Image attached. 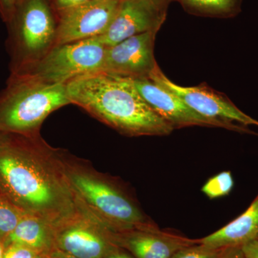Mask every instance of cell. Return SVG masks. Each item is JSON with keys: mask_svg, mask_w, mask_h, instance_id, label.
<instances>
[{"mask_svg": "<svg viewBox=\"0 0 258 258\" xmlns=\"http://www.w3.org/2000/svg\"><path fill=\"white\" fill-rule=\"evenodd\" d=\"M103 258H135L125 249L115 246Z\"/></svg>", "mask_w": 258, "mask_h": 258, "instance_id": "obj_25", "label": "cell"}, {"mask_svg": "<svg viewBox=\"0 0 258 258\" xmlns=\"http://www.w3.org/2000/svg\"><path fill=\"white\" fill-rule=\"evenodd\" d=\"M171 0H120L119 8L108 30L96 37L106 47L128 37L159 31L165 21Z\"/></svg>", "mask_w": 258, "mask_h": 258, "instance_id": "obj_10", "label": "cell"}, {"mask_svg": "<svg viewBox=\"0 0 258 258\" xmlns=\"http://www.w3.org/2000/svg\"><path fill=\"white\" fill-rule=\"evenodd\" d=\"M5 246L19 244L40 254H48L56 249L55 229L37 217L25 214L15 230L5 242Z\"/></svg>", "mask_w": 258, "mask_h": 258, "instance_id": "obj_15", "label": "cell"}, {"mask_svg": "<svg viewBox=\"0 0 258 258\" xmlns=\"http://www.w3.org/2000/svg\"><path fill=\"white\" fill-rule=\"evenodd\" d=\"M120 0H91L57 14L55 45L101 36L114 20Z\"/></svg>", "mask_w": 258, "mask_h": 258, "instance_id": "obj_8", "label": "cell"}, {"mask_svg": "<svg viewBox=\"0 0 258 258\" xmlns=\"http://www.w3.org/2000/svg\"><path fill=\"white\" fill-rule=\"evenodd\" d=\"M66 88L71 104L123 135L162 137L174 131L142 98L131 79L96 72L72 80Z\"/></svg>", "mask_w": 258, "mask_h": 258, "instance_id": "obj_2", "label": "cell"}, {"mask_svg": "<svg viewBox=\"0 0 258 258\" xmlns=\"http://www.w3.org/2000/svg\"><path fill=\"white\" fill-rule=\"evenodd\" d=\"M258 236V195L240 216L211 235L200 239V244L212 249L241 247Z\"/></svg>", "mask_w": 258, "mask_h": 258, "instance_id": "obj_14", "label": "cell"}, {"mask_svg": "<svg viewBox=\"0 0 258 258\" xmlns=\"http://www.w3.org/2000/svg\"><path fill=\"white\" fill-rule=\"evenodd\" d=\"M106 50L96 37L55 45L30 67L10 74L25 75L50 84H67L79 76L98 72Z\"/></svg>", "mask_w": 258, "mask_h": 258, "instance_id": "obj_6", "label": "cell"}, {"mask_svg": "<svg viewBox=\"0 0 258 258\" xmlns=\"http://www.w3.org/2000/svg\"><path fill=\"white\" fill-rule=\"evenodd\" d=\"M60 155L66 176L76 196L106 229L114 232L158 229L114 179L67 151L61 149Z\"/></svg>", "mask_w": 258, "mask_h": 258, "instance_id": "obj_3", "label": "cell"}, {"mask_svg": "<svg viewBox=\"0 0 258 258\" xmlns=\"http://www.w3.org/2000/svg\"><path fill=\"white\" fill-rule=\"evenodd\" d=\"M184 8L196 14L231 17L240 10L242 0H178Z\"/></svg>", "mask_w": 258, "mask_h": 258, "instance_id": "obj_16", "label": "cell"}, {"mask_svg": "<svg viewBox=\"0 0 258 258\" xmlns=\"http://www.w3.org/2000/svg\"><path fill=\"white\" fill-rule=\"evenodd\" d=\"M60 151L40 133H0V195L54 229L91 215L70 184Z\"/></svg>", "mask_w": 258, "mask_h": 258, "instance_id": "obj_1", "label": "cell"}, {"mask_svg": "<svg viewBox=\"0 0 258 258\" xmlns=\"http://www.w3.org/2000/svg\"><path fill=\"white\" fill-rule=\"evenodd\" d=\"M7 25L10 74L30 67L55 46L57 20L49 0H19Z\"/></svg>", "mask_w": 258, "mask_h": 258, "instance_id": "obj_5", "label": "cell"}, {"mask_svg": "<svg viewBox=\"0 0 258 258\" xmlns=\"http://www.w3.org/2000/svg\"><path fill=\"white\" fill-rule=\"evenodd\" d=\"M37 258H52L50 254H40Z\"/></svg>", "mask_w": 258, "mask_h": 258, "instance_id": "obj_28", "label": "cell"}, {"mask_svg": "<svg viewBox=\"0 0 258 258\" xmlns=\"http://www.w3.org/2000/svg\"><path fill=\"white\" fill-rule=\"evenodd\" d=\"M71 104L66 84H50L21 74H10L0 92V133H40L52 112Z\"/></svg>", "mask_w": 258, "mask_h": 258, "instance_id": "obj_4", "label": "cell"}, {"mask_svg": "<svg viewBox=\"0 0 258 258\" xmlns=\"http://www.w3.org/2000/svg\"><path fill=\"white\" fill-rule=\"evenodd\" d=\"M149 79L179 96L191 109L205 118L230 125L233 132L258 136L248 128L249 125L258 127V120L239 109L225 95L206 85L192 87L179 86L168 79L159 66Z\"/></svg>", "mask_w": 258, "mask_h": 258, "instance_id": "obj_7", "label": "cell"}, {"mask_svg": "<svg viewBox=\"0 0 258 258\" xmlns=\"http://www.w3.org/2000/svg\"><path fill=\"white\" fill-rule=\"evenodd\" d=\"M40 254L26 246L10 244L5 247L3 258H37Z\"/></svg>", "mask_w": 258, "mask_h": 258, "instance_id": "obj_20", "label": "cell"}, {"mask_svg": "<svg viewBox=\"0 0 258 258\" xmlns=\"http://www.w3.org/2000/svg\"><path fill=\"white\" fill-rule=\"evenodd\" d=\"M25 214L8 198L0 195V240L5 243Z\"/></svg>", "mask_w": 258, "mask_h": 258, "instance_id": "obj_17", "label": "cell"}, {"mask_svg": "<svg viewBox=\"0 0 258 258\" xmlns=\"http://www.w3.org/2000/svg\"><path fill=\"white\" fill-rule=\"evenodd\" d=\"M5 249V246L4 242L0 240V258H3L4 256V252Z\"/></svg>", "mask_w": 258, "mask_h": 258, "instance_id": "obj_27", "label": "cell"}, {"mask_svg": "<svg viewBox=\"0 0 258 258\" xmlns=\"http://www.w3.org/2000/svg\"><path fill=\"white\" fill-rule=\"evenodd\" d=\"M112 243L125 249L135 258H171L179 249L200 243L182 236L154 230H109Z\"/></svg>", "mask_w": 258, "mask_h": 258, "instance_id": "obj_13", "label": "cell"}, {"mask_svg": "<svg viewBox=\"0 0 258 258\" xmlns=\"http://www.w3.org/2000/svg\"><path fill=\"white\" fill-rule=\"evenodd\" d=\"M157 32H144L106 47L98 72L131 80L149 79L158 66L154 54Z\"/></svg>", "mask_w": 258, "mask_h": 258, "instance_id": "obj_9", "label": "cell"}, {"mask_svg": "<svg viewBox=\"0 0 258 258\" xmlns=\"http://www.w3.org/2000/svg\"><path fill=\"white\" fill-rule=\"evenodd\" d=\"M56 14L91 0H49Z\"/></svg>", "mask_w": 258, "mask_h": 258, "instance_id": "obj_22", "label": "cell"}, {"mask_svg": "<svg viewBox=\"0 0 258 258\" xmlns=\"http://www.w3.org/2000/svg\"><path fill=\"white\" fill-rule=\"evenodd\" d=\"M218 258H244V256L241 247H232L222 249Z\"/></svg>", "mask_w": 258, "mask_h": 258, "instance_id": "obj_24", "label": "cell"}, {"mask_svg": "<svg viewBox=\"0 0 258 258\" xmlns=\"http://www.w3.org/2000/svg\"><path fill=\"white\" fill-rule=\"evenodd\" d=\"M132 81L148 104L174 128L198 125L219 127L233 131L230 125L209 119L199 114L179 96L159 86L150 79Z\"/></svg>", "mask_w": 258, "mask_h": 258, "instance_id": "obj_12", "label": "cell"}, {"mask_svg": "<svg viewBox=\"0 0 258 258\" xmlns=\"http://www.w3.org/2000/svg\"><path fill=\"white\" fill-rule=\"evenodd\" d=\"M56 249L78 258H103L115 245L109 230L93 215H83L55 229Z\"/></svg>", "mask_w": 258, "mask_h": 258, "instance_id": "obj_11", "label": "cell"}, {"mask_svg": "<svg viewBox=\"0 0 258 258\" xmlns=\"http://www.w3.org/2000/svg\"><path fill=\"white\" fill-rule=\"evenodd\" d=\"M234 186V180L230 171H222L209 179L202 188V191L210 199L227 196Z\"/></svg>", "mask_w": 258, "mask_h": 258, "instance_id": "obj_18", "label": "cell"}, {"mask_svg": "<svg viewBox=\"0 0 258 258\" xmlns=\"http://www.w3.org/2000/svg\"><path fill=\"white\" fill-rule=\"evenodd\" d=\"M244 258H258V236L241 246Z\"/></svg>", "mask_w": 258, "mask_h": 258, "instance_id": "obj_23", "label": "cell"}, {"mask_svg": "<svg viewBox=\"0 0 258 258\" xmlns=\"http://www.w3.org/2000/svg\"><path fill=\"white\" fill-rule=\"evenodd\" d=\"M52 258H78L74 257V256L71 255V254L66 253V252H62L59 249H55V250L52 251L51 253L49 254Z\"/></svg>", "mask_w": 258, "mask_h": 258, "instance_id": "obj_26", "label": "cell"}, {"mask_svg": "<svg viewBox=\"0 0 258 258\" xmlns=\"http://www.w3.org/2000/svg\"><path fill=\"white\" fill-rule=\"evenodd\" d=\"M223 249H212L202 244L179 249L171 258H218Z\"/></svg>", "mask_w": 258, "mask_h": 258, "instance_id": "obj_19", "label": "cell"}, {"mask_svg": "<svg viewBox=\"0 0 258 258\" xmlns=\"http://www.w3.org/2000/svg\"><path fill=\"white\" fill-rule=\"evenodd\" d=\"M19 0H0V16L5 23H9L14 14Z\"/></svg>", "mask_w": 258, "mask_h": 258, "instance_id": "obj_21", "label": "cell"}]
</instances>
